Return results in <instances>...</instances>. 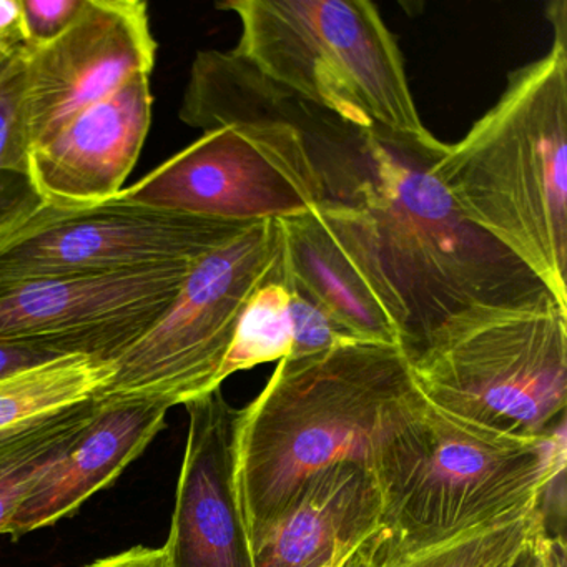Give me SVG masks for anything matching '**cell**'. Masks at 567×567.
I'll use <instances>...</instances> for the list:
<instances>
[{"mask_svg": "<svg viewBox=\"0 0 567 567\" xmlns=\"http://www.w3.org/2000/svg\"><path fill=\"white\" fill-rule=\"evenodd\" d=\"M178 117L208 132L274 118L297 128L321 185L311 214L413 350L451 315L546 290L467 221L433 174L447 144L358 127L258 74L234 51H200Z\"/></svg>", "mask_w": 567, "mask_h": 567, "instance_id": "6da1fadb", "label": "cell"}, {"mask_svg": "<svg viewBox=\"0 0 567 567\" xmlns=\"http://www.w3.org/2000/svg\"><path fill=\"white\" fill-rule=\"evenodd\" d=\"M564 431L547 437L501 433L440 410L414 386L374 434L368 464L383 516L354 567H384L539 509L564 473Z\"/></svg>", "mask_w": 567, "mask_h": 567, "instance_id": "7a4b0ae2", "label": "cell"}, {"mask_svg": "<svg viewBox=\"0 0 567 567\" xmlns=\"http://www.w3.org/2000/svg\"><path fill=\"white\" fill-rule=\"evenodd\" d=\"M464 218L567 310V35L507 75L496 104L433 165Z\"/></svg>", "mask_w": 567, "mask_h": 567, "instance_id": "3957f363", "label": "cell"}, {"mask_svg": "<svg viewBox=\"0 0 567 567\" xmlns=\"http://www.w3.org/2000/svg\"><path fill=\"white\" fill-rule=\"evenodd\" d=\"M414 386L401 344L351 341L278 361L235 423V481L250 544L311 476L340 461L368 464L381 421Z\"/></svg>", "mask_w": 567, "mask_h": 567, "instance_id": "277c9868", "label": "cell"}, {"mask_svg": "<svg viewBox=\"0 0 567 567\" xmlns=\"http://www.w3.org/2000/svg\"><path fill=\"white\" fill-rule=\"evenodd\" d=\"M404 353L421 394L453 416L517 436L566 426L567 310L549 291L457 311Z\"/></svg>", "mask_w": 567, "mask_h": 567, "instance_id": "5b68a950", "label": "cell"}, {"mask_svg": "<svg viewBox=\"0 0 567 567\" xmlns=\"http://www.w3.org/2000/svg\"><path fill=\"white\" fill-rule=\"evenodd\" d=\"M235 54L297 97L358 127L427 138L403 55L367 0H230Z\"/></svg>", "mask_w": 567, "mask_h": 567, "instance_id": "8992f818", "label": "cell"}, {"mask_svg": "<svg viewBox=\"0 0 567 567\" xmlns=\"http://www.w3.org/2000/svg\"><path fill=\"white\" fill-rule=\"evenodd\" d=\"M287 281L281 220L248 221L192 268L167 313L112 361L97 398H155L185 404L221 386L248 301Z\"/></svg>", "mask_w": 567, "mask_h": 567, "instance_id": "52a82bcc", "label": "cell"}, {"mask_svg": "<svg viewBox=\"0 0 567 567\" xmlns=\"http://www.w3.org/2000/svg\"><path fill=\"white\" fill-rule=\"evenodd\" d=\"M115 197L245 224L311 214L320 204L321 185L297 128L254 118L205 132Z\"/></svg>", "mask_w": 567, "mask_h": 567, "instance_id": "ba28073f", "label": "cell"}, {"mask_svg": "<svg viewBox=\"0 0 567 567\" xmlns=\"http://www.w3.org/2000/svg\"><path fill=\"white\" fill-rule=\"evenodd\" d=\"M240 225L117 197L85 208L41 205L0 234V284L172 267L204 257Z\"/></svg>", "mask_w": 567, "mask_h": 567, "instance_id": "9c48e42d", "label": "cell"}, {"mask_svg": "<svg viewBox=\"0 0 567 567\" xmlns=\"http://www.w3.org/2000/svg\"><path fill=\"white\" fill-rule=\"evenodd\" d=\"M200 258L134 274L0 284V343L112 363L167 313Z\"/></svg>", "mask_w": 567, "mask_h": 567, "instance_id": "30bf717a", "label": "cell"}, {"mask_svg": "<svg viewBox=\"0 0 567 567\" xmlns=\"http://www.w3.org/2000/svg\"><path fill=\"white\" fill-rule=\"evenodd\" d=\"M155 55L142 0H84L54 41L22 45L19 128L28 154L131 79L152 75Z\"/></svg>", "mask_w": 567, "mask_h": 567, "instance_id": "8fae6325", "label": "cell"}, {"mask_svg": "<svg viewBox=\"0 0 567 567\" xmlns=\"http://www.w3.org/2000/svg\"><path fill=\"white\" fill-rule=\"evenodd\" d=\"M184 406L188 436L164 546L168 567H255L235 481L238 410L220 388Z\"/></svg>", "mask_w": 567, "mask_h": 567, "instance_id": "7c38bea8", "label": "cell"}, {"mask_svg": "<svg viewBox=\"0 0 567 567\" xmlns=\"http://www.w3.org/2000/svg\"><path fill=\"white\" fill-rule=\"evenodd\" d=\"M151 74L75 115L29 152V178L42 205L85 208L114 198L134 171L152 124Z\"/></svg>", "mask_w": 567, "mask_h": 567, "instance_id": "4fadbf2b", "label": "cell"}, {"mask_svg": "<svg viewBox=\"0 0 567 567\" xmlns=\"http://www.w3.org/2000/svg\"><path fill=\"white\" fill-rule=\"evenodd\" d=\"M381 516L371 467L363 461L331 464L251 543L255 567H351L380 530Z\"/></svg>", "mask_w": 567, "mask_h": 567, "instance_id": "5bb4252c", "label": "cell"}, {"mask_svg": "<svg viewBox=\"0 0 567 567\" xmlns=\"http://www.w3.org/2000/svg\"><path fill=\"white\" fill-rule=\"evenodd\" d=\"M97 416L68 456L42 476L8 527L14 540L72 516L111 486L165 426L172 404L155 398H101Z\"/></svg>", "mask_w": 567, "mask_h": 567, "instance_id": "9a60e30c", "label": "cell"}, {"mask_svg": "<svg viewBox=\"0 0 567 567\" xmlns=\"http://www.w3.org/2000/svg\"><path fill=\"white\" fill-rule=\"evenodd\" d=\"M281 225L288 287L320 305L357 340L401 344L393 321L313 214Z\"/></svg>", "mask_w": 567, "mask_h": 567, "instance_id": "2e32d148", "label": "cell"}, {"mask_svg": "<svg viewBox=\"0 0 567 567\" xmlns=\"http://www.w3.org/2000/svg\"><path fill=\"white\" fill-rule=\"evenodd\" d=\"M101 406V398L92 396L22 426L0 431V534H8L25 497L51 467L68 456Z\"/></svg>", "mask_w": 567, "mask_h": 567, "instance_id": "e0dca14e", "label": "cell"}, {"mask_svg": "<svg viewBox=\"0 0 567 567\" xmlns=\"http://www.w3.org/2000/svg\"><path fill=\"white\" fill-rule=\"evenodd\" d=\"M112 374L111 361L64 357L0 380V431L95 396Z\"/></svg>", "mask_w": 567, "mask_h": 567, "instance_id": "ac0fdd59", "label": "cell"}, {"mask_svg": "<svg viewBox=\"0 0 567 567\" xmlns=\"http://www.w3.org/2000/svg\"><path fill=\"white\" fill-rule=\"evenodd\" d=\"M22 45L0 75V228L11 227L41 207L29 178V154L19 128Z\"/></svg>", "mask_w": 567, "mask_h": 567, "instance_id": "d6986e66", "label": "cell"}, {"mask_svg": "<svg viewBox=\"0 0 567 567\" xmlns=\"http://www.w3.org/2000/svg\"><path fill=\"white\" fill-rule=\"evenodd\" d=\"M291 340L290 287L285 281H271L248 301L221 367L220 383L238 371L284 360L290 354Z\"/></svg>", "mask_w": 567, "mask_h": 567, "instance_id": "ffe728a7", "label": "cell"}, {"mask_svg": "<svg viewBox=\"0 0 567 567\" xmlns=\"http://www.w3.org/2000/svg\"><path fill=\"white\" fill-rule=\"evenodd\" d=\"M544 506L507 523L471 530L384 567H499L546 529Z\"/></svg>", "mask_w": 567, "mask_h": 567, "instance_id": "44dd1931", "label": "cell"}, {"mask_svg": "<svg viewBox=\"0 0 567 567\" xmlns=\"http://www.w3.org/2000/svg\"><path fill=\"white\" fill-rule=\"evenodd\" d=\"M290 318L293 340L287 358L310 357L338 344L360 341L320 305L293 288H290Z\"/></svg>", "mask_w": 567, "mask_h": 567, "instance_id": "7402d4cb", "label": "cell"}, {"mask_svg": "<svg viewBox=\"0 0 567 567\" xmlns=\"http://www.w3.org/2000/svg\"><path fill=\"white\" fill-rule=\"evenodd\" d=\"M84 0H21L22 44H48L61 35L81 11Z\"/></svg>", "mask_w": 567, "mask_h": 567, "instance_id": "603a6c76", "label": "cell"}, {"mask_svg": "<svg viewBox=\"0 0 567 567\" xmlns=\"http://www.w3.org/2000/svg\"><path fill=\"white\" fill-rule=\"evenodd\" d=\"M566 543L563 537L540 530L507 567H567Z\"/></svg>", "mask_w": 567, "mask_h": 567, "instance_id": "cb8c5ba5", "label": "cell"}, {"mask_svg": "<svg viewBox=\"0 0 567 567\" xmlns=\"http://www.w3.org/2000/svg\"><path fill=\"white\" fill-rule=\"evenodd\" d=\"M59 358L64 357H59L52 351L24 347V344L0 343V380L41 367V364L51 363Z\"/></svg>", "mask_w": 567, "mask_h": 567, "instance_id": "d4e9b609", "label": "cell"}, {"mask_svg": "<svg viewBox=\"0 0 567 567\" xmlns=\"http://www.w3.org/2000/svg\"><path fill=\"white\" fill-rule=\"evenodd\" d=\"M85 567H168V557L165 547L137 546Z\"/></svg>", "mask_w": 567, "mask_h": 567, "instance_id": "484cf974", "label": "cell"}, {"mask_svg": "<svg viewBox=\"0 0 567 567\" xmlns=\"http://www.w3.org/2000/svg\"><path fill=\"white\" fill-rule=\"evenodd\" d=\"M0 42L11 48L22 45L21 0H0Z\"/></svg>", "mask_w": 567, "mask_h": 567, "instance_id": "4316f807", "label": "cell"}, {"mask_svg": "<svg viewBox=\"0 0 567 567\" xmlns=\"http://www.w3.org/2000/svg\"><path fill=\"white\" fill-rule=\"evenodd\" d=\"M16 48H11V45L2 44L0 42V65L4 64L12 54H14Z\"/></svg>", "mask_w": 567, "mask_h": 567, "instance_id": "83f0119b", "label": "cell"}, {"mask_svg": "<svg viewBox=\"0 0 567 567\" xmlns=\"http://www.w3.org/2000/svg\"><path fill=\"white\" fill-rule=\"evenodd\" d=\"M12 55H14V54H12ZM12 55H11V58L8 59V61L4 62V64L0 65V75H2V72L6 71V68H8L9 61H11Z\"/></svg>", "mask_w": 567, "mask_h": 567, "instance_id": "f1b7e54d", "label": "cell"}, {"mask_svg": "<svg viewBox=\"0 0 567 567\" xmlns=\"http://www.w3.org/2000/svg\"><path fill=\"white\" fill-rule=\"evenodd\" d=\"M513 559H514V557H513ZM513 559H511V560H513ZM511 560H509V563H511ZM509 563L503 564V566H499V567H507V564H509Z\"/></svg>", "mask_w": 567, "mask_h": 567, "instance_id": "f546056e", "label": "cell"}, {"mask_svg": "<svg viewBox=\"0 0 567 567\" xmlns=\"http://www.w3.org/2000/svg\"><path fill=\"white\" fill-rule=\"evenodd\" d=\"M6 228H9V227H6ZM6 228H0V234H2V231L6 230Z\"/></svg>", "mask_w": 567, "mask_h": 567, "instance_id": "4dcf8cb0", "label": "cell"}]
</instances>
